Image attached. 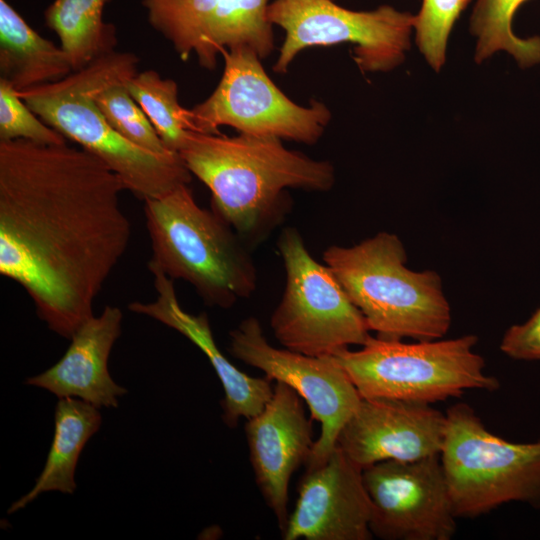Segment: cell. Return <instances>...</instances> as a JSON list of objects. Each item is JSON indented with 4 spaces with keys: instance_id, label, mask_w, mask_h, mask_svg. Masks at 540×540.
<instances>
[{
    "instance_id": "obj_1",
    "label": "cell",
    "mask_w": 540,
    "mask_h": 540,
    "mask_svg": "<svg viewBox=\"0 0 540 540\" xmlns=\"http://www.w3.org/2000/svg\"><path fill=\"white\" fill-rule=\"evenodd\" d=\"M123 190L120 176L82 147L0 140V273L64 338L94 315L128 248Z\"/></svg>"
},
{
    "instance_id": "obj_2",
    "label": "cell",
    "mask_w": 540,
    "mask_h": 540,
    "mask_svg": "<svg viewBox=\"0 0 540 540\" xmlns=\"http://www.w3.org/2000/svg\"><path fill=\"white\" fill-rule=\"evenodd\" d=\"M178 154L211 192L212 210L237 234L259 241L287 214L288 188L325 192L333 165L289 150L276 137L188 131Z\"/></svg>"
},
{
    "instance_id": "obj_3",
    "label": "cell",
    "mask_w": 540,
    "mask_h": 540,
    "mask_svg": "<svg viewBox=\"0 0 540 540\" xmlns=\"http://www.w3.org/2000/svg\"><path fill=\"white\" fill-rule=\"evenodd\" d=\"M138 62L133 53L113 51L58 81L18 94L42 121L104 161L126 190L145 201L189 184L192 174L178 153L157 155L125 139L95 104L94 95L101 86L137 73Z\"/></svg>"
},
{
    "instance_id": "obj_4",
    "label": "cell",
    "mask_w": 540,
    "mask_h": 540,
    "mask_svg": "<svg viewBox=\"0 0 540 540\" xmlns=\"http://www.w3.org/2000/svg\"><path fill=\"white\" fill-rule=\"evenodd\" d=\"M323 261L378 337L434 340L449 331L451 308L440 275L409 269L396 234L379 232L351 247L332 245Z\"/></svg>"
},
{
    "instance_id": "obj_5",
    "label": "cell",
    "mask_w": 540,
    "mask_h": 540,
    "mask_svg": "<svg viewBox=\"0 0 540 540\" xmlns=\"http://www.w3.org/2000/svg\"><path fill=\"white\" fill-rule=\"evenodd\" d=\"M151 240L149 270L190 283L209 306L232 307L257 286L244 240L213 210L196 202L188 184L144 201Z\"/></svg>"
},
{
    "instance_id": "obj_6",
    "label": "cell",
    "mask_w": 540,
    "mask_h": 540,
    "mask_svg": "<svg viewBox=\"0 0 540 540\" xmlns=\"http://www.w3.org/2000/svg\"><path fill=\"white\" fill-rule=\"evenodd\" d=\"M473 334L452 339L416 340L372 337L359 350L335 358L362 398H388L432 404L460 397L467 390L495 391L496 377L485 373L474 351Z\"/></svg>"
},
{
    "instance_id": "obj_7",
    "label": "cell",
    "mask_w": 540,
    "mask_h": 540,
    "mask_svg": "<svg viewBox=\"0 0 540 540\" xmlns=\"http://www.w3.org/2000/svg\"><path fill=\"white\" fill-rule=\"evenodd\" d=\"M445 414L440 459L457 518H475L512 501L540 508V438L507 441L463 402Z\"/></svg>"
},
{
    "instance_id": "obj_8",
    "label": "cell",
    "mask_w": 540,
    "mask_h": 540,
    "mask_svg": "<svg viewBox=\"0 0 540 540\" xmlns=\"http://www.w3.org/2000/svg\"><path fill=\"white\" fill-rule=\"evenodd\" d=\"M277 246L286 282L270 325L279 343L315 357L365 344L371 335L363 314L331 269L311 256L300 233L283 229Z\"/></svg>"
},
{
    "instance_id": "obj_9",
    "label": "cell",
    "mask_w": 540,
    "mask_h": 540,
    "mask_svg": "<svg viewBox=\"0 0 540 540\" xmlns=\"http://www.w3.org/2000/svg\"><path fill=\"white\" fill-rule=\"evenodd\" d=\"M224 71L211 95L190 110L192 131L221 134L230 126L242 134L276 137L314 144L331 119L327 106L312 100L300 106L288 98L266 73L249 48L223 49Z\"/></svg>"
},
{
    "instance_id": "obj_10",
    "label": "cell",
    "mask_w": 540,
    "mask_h": 540,
    "mask_svg": "<svg viewBox=\"0 0 540 540\" xmlns=\"http://www.w3.org/2000/svg\"><path fill=\"white\" fill-rule=\"evenodd\" d=\"M268 20L285 32L273 65L285 73L302 50L314 46L354 44V60L363 72L389 71L410 49L415 16L389 5L371 11H354L334 0H274Z\"/></svg>"
},
{
    "instance_id": "obj_11",
    "label": "cell",
    "mask_w": 540,
    "mask_h": 540,
    "mask_svg": "<svg viewBox=\"0 0 540 540\" xmlns=\"http://www.w3.org/2000/svg\"><path fill=\"white\" fill-rule=\"evenodd\" d=\"M229 352L261 370L271 381L283 382L305 400L321 434L305 466L324 462L336 448L338 436L362 397L335 356H309L272 346L255 317L244 319L230 332Z\"/></svg>"
},
{
    "instance_id": "obj_12",
    "label": "cell",
    "mask_w": 540,
    "mask_h": 540,
    "mask_svg": "<svg viewBox=\"0 0 540 540\" xmlns=\"http://www.w3.org/2000/svg\"><path fill=\"white\" fill-rule=\"evenodd\" d=\"M372 504L370 530L383 540H450L457 530L440 455L387 460L363 469Z\"/></svg>"
},
{
    "instance_id": "obj_13",
    "label": "cell",
    "mask_w": 540,
    "mask_h": 540,
    "mask_svg": "<svg viewBox=\"0 0 540 540\" xmlns=\"http://www.w3.org/2000/svg\"><path fill=\"white\" fill-rule=\"evenodd\" d=\"M150 25L186 61L214 70L223 49L249 48L263 60L273 52L268 0H144Z\"/></svg>"
},
{
    "instance_id": "obj_14",
    "label": "cell",
    "mask_w": 540,
    "mask_h": 540,
    "mask_svg": "<svg viewBox=\"0 0 540 540\" xmlns=\"http://www.w3.org/2000/svg\"><path fill=\"white\" fill-rule=\"evenodd\" d=\"M305 467L283 539H372V504L363 469L338 446L324 462Z\"/></svg>"
},
{
    "instance_id": "obj_15",
    "label": "cell",
    "mask_w": 540,
    "mask_h": 540,
    "mask_svg": "<svg viewBox=\"0 0 540 540\" xmlns=\"http://www.w3.org/2000/svg\"><path fill=\"white\" fill-rule=\"evenodd\" d=\"M445 431L446 414L431 404L362 398L336 446L364 469L381 461H415L440 455Z\"/></svg>"
},
{
    "instance_id": "obj_16",
    "label": "cell",
    "mask_w": 540,
    "mask_h": 540,
    "mask_svg": "<svg viewBox=\"0 0 540 540\" xmlns=\"http://www.w3.org/2000/svg\"><path fill=\"white\" fill-rule=\"evenodd\" d=\"M302 400L290 386L276 382L271 399L245 425L256 483L281 531L289 518L291 476L300 465H305L315 443Z\"/></svg>"
},
{
    "instance_id": "obj_17",
    "label": "cell",
    "mask_w": 540,
    "mask_h": 540,
    "mask_svg": "<svg viewBox=\"0 0 540 540\" xmlns=\"http://www.w3.org/2000/svg\"><path fill=\"white\" fill-rule=\"evenodd\" d=\"M150 271L157 298L151 302H131L128 309L176 330L204 353L224 390L222 419L227 426L235 427L241 417L250 419L259 414L273 395L272 381L252 377L234 366L217 347L207 314L186 312L178 302L174 280L159 270Z\"/></svg>"
},
{
    "instance_id": "obj_18",
    "label": "cell",
    "mask_w": 540,
    "mask_h": 540,
    "mask_svg": "<svg viewBox=\"0 0 540 540\" xmlns=\"http://www.w3.org/2000/svg\"><path fill=\"white\" fill-rule=\"evenodd\" d=\"M122 311L105 306L98 316L85 321L71 336L62 358L26 383L45 389L60 398L73 397L98 409L118 406V397L127 390L112 379L108 361L121 334Z\"/></svg>"
},
{
    "instance_id": "obj_19",
    "label": "cell",
    "mask_w": 540,
    "mask_h": 540,
    "mask_svg": "<svg viewBox=\"0 0 540 540\" xmlns=\"http://www.w3.org/2000/svg\"><path fill=\"white\" fill-rule=\"evenodd\" d=\"M72 72L62 48L39 35L6 0H0V78L19 92Z\"/></svg>"
},
{
    "instance_id": "obj_20",
    "label": "cell",
    "mask_w": 540,
    "mask_h": 540,
    "mask_svg": "<svg viewBox=\"0 0 540 540\" xmlns=\"http://www.w3.org/2000/svg\"><path fill=\"white\" fill-rule=\"evenodd\" d=\"M54 419V437L44 468L33 488L11 504L8 514L24 508L44 492L72 494L77 487L78 459L88 440L99 430L101 414L92 404L67 397L59 399Z\"/></svg>"
},
{
    "instance_id": "obj_21",
    "label": "cell",
    "mask_w": 540,
    "mask_h": 540,
    "mask_svg": "<svg viewBox=\"0 0 540 540\" xmlns=\"http://www.w3.org/2000/svg\"><path fill=\"white\" fill-rule=\"evenodd\" d=\"M109 1L55 0L45 10L46 25L58 35L73 71L115 51L116 28L103 21V9Z\"/></svg>"
},
{
    "instance_id": "obj_22",
    "label": "cell",
    "mask_w": 540,
    "mask_h": 540,
    "mask_svg": "<svg viewBox=\"0 0 540 540\" xmlns=\"http://www.w3.org/2000/svg\"><path fill=\"white\" fill-rule=\"evenodd\" d=\"M527 0H477L470 17V32L476 38L477 63L498 51L512 55L520 67L540 62V36L523 39L512 31L517 9Z\"/></svg>"
},
{
    "instance_id": "obj_23",
    "label": "cell",
    "mask_w": 540,
    "mask_h": 540,
    "mask_svg": "<svg viewBox=\"0 0 540 540\" xmlns=\"http://www.w3.org/2000/svg\"><path fill=\"white\" fill-rule=\"evenodd\" d=\"M126 86L145 112L164 145L178 153L187 132L192 131L190 110L178 101L177 83L154 70L135 74Z\"/></svg>"
},
{
    "instance_id": "obj_24",
    "label": "cell",
    "mask_w": 540,
    "mask_h": 540,
    "mask_svg": "<svg viewBox=\"0 0 540 540\" xmlns=\"http://www.w3.org/2000/svg\"><path fill=\"white\" fill-rule=\"evenodd\" d=\"M135 74L123 75L101 86L94 95L95 104L109 125L131 143L157 155L175 154L164 145L149 118L130 94L126 82Z\"/></svg>"
},
{
    "instance_id": "obj_25",
    "label": "cell",
    "mask_w": 540,
    "mask_h": 540,
    "mask_svg": "<svg viewBox=\"0 0 540 540\" xmlns=\"http://www.w3.org/2000/svg\"><path fill=\"white\" fill-rule=\"evenodd\" d=\"M470 0H422L415 15L417 46L428 64L439 71L446 59L450 32Z\"/></svg>"
},
{
    "instance_id": "obj_26",
    "label": "cell",
    "mask_w": 540,
    "mask_h": 540,
    "mask_svg": "<svg viewBox=\"0 0 540 540\" xmlns=\"http://www.w3.org/2000/svg\"><path fill=\"white\" fill-rule=\"evenodd\" d=\"M26 139L40 144H63L67 139L42 121L19 96L18 91L0 78V140Z\"/></svg>"
},
{
    "instance_id": "obj_27",
    "label": "cell",
    "mask_w": 540,
    "mask_h": 540,
    "mask_svg": "<svg viewBox=\"0 0 540 540\" xmlns=\"http://www.w3.org/2000/svg\"><path fill=\"white\" fill-rule=\"evenodd\" d=\"M500 350L517 360H540V308L523 324L504 333Z\"/></svg>"
}]
</instances>
